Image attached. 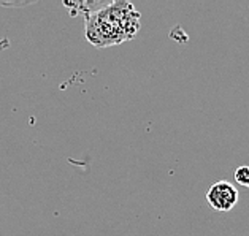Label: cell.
Wrapping results in <instances>:
<instances>
[{"label": "cell", "mask_w": 249, "mask_h": 236, "mask_svg": "<svg viewBox=\"0 0 249 236\" xmlns=\"http://www.w3.org/2000/svg\"><path fill=\"white\" fill-rule=\"evenodd\" d=\"M233 178L240 185L249 189V165H241V167L236 168Z\"/></svg>", "instance_id": "cell-3"}, {"label": "cell", "mask_w": 249, "mask_h": 236, "mask_svg": "<svg viewBox=\"0 0 249 236\" xmlns=\"http://www.w3.org/2000/svg\"><path fill=\"white\" fill-rule=\"evenodd\" d=\"M206 202L213 209L219 213H229L238 203V190L227 181H219L213 184L206 192Z\"/></svg>", "instance_id": "cell-2"}, {"label": "cell", "mask_w": 249, "mask_h": 236, "mask_svg": "<svg viewBox=\"0 0 249 236\" xmlns=\"http://www.w3.org/2000/svg\"><path fill=\"white\" fill-rule=\"evenodd\" d=\"M142 17L130 2H110L86 16V40L95 48H108L132 40Z\"/></svg>", "instance_id": "cell-1"}]
</instances>
